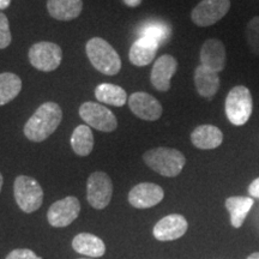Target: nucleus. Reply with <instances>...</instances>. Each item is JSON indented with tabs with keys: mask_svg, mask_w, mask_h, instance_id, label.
I'll return each mask as SVG.
<instances>
[{
	"mask_svg": "<svg viewBox=\"0 0 259 259\" xmlns=\"http://www.w3.org/2000/svg\"><path fill=\"white\" fill-rule=\"evenodd\" d=\"M63 120V109L56 102H45L25 122L23 132L29 141L40 143L47 139Z\"/></svg>",
	"mask_w": 259,
	"mask_h": 259,
	"instance_id": "f257e3e1",
	"label": "nucleus"
},
{
	"mask_svg": "<svg viewBox=\"0 0 259 259\" xmlns=\"http://www.w3.org/2000/svg\"><path fill=\"white\" fill-rule=\"evenodd\" d=\"M145 164L162 177H178L186 164V157L173 148H154L143 154Z\"/></svg>",
	"mask_w": 259,
	"mask_h": 259,
	"instance_id": "f03ea898",
	"label": "nucleus"
},
{
	"mask_svg": "<svg viewBox=\"0 0 259 259\" xmlns=\"http://www.w3.org/2000/svg\"><path fill=\"white\" fill-rule=\"evenodd\" d=\"M87 56L95 69L107 76H115L121 70V59L116 51L102 37H93L85 45Z\"/></svg>",
	"mask_w": 259,
	"mask_h": 259,
	"instance_id": "7ed1b4c3",
	"label": "nucleus"
},
{
	"mask_svg": "<svg viewBox=\"0 0 259 259\" xmlns=\"http://www.w3.org/2000/svg\"><path fill=\"white\" fill-rule=\"evenodd\" d=\"M226 115L229 122L242 126L250 120L253 111V100L250 89L244 85H236L226 97Z\"/></svg>",
	"mask_w": 259,
	"mask_h": 259,
	"instance_id": "20e7f679",
	"label": "nucleus"
},
{
	"mask_svg": "<svg viewBox=\"0 0 259 259\" xmlns=\"http://www.w3.org/2000/svg\"><path fill=\"white\" fill-rule=\"evenodd\" d=\"M14 196L19 209L31 213L41 208L44 203V190L38 181L28 176H18L14 183Z\"/></svg>",
	"mask_w": 259,
	"mask_h": 259,
	"instance_id": "39448f33",
	"label": "nucleus"
},
{
	"mask_svg": "<svg viewBox=\"0 0 259 259\" xmlns=\"http://www.w3.org/2000/svg\"><path fill=\"white\" fill-rule=\"evenodd\" d=\"M31 66L42 72H52L60 66L63 60V51L59 45L53 42H36L30 47L28 53Z\"/></svg>",
	"mask_w": 259,
	"mask_h": 259,
	"instance_id": "423d86ee",
	"label": "nucleus"
},
{
	"mask_svg": "<svg viewBox=\"0 0 259 259\" xmlns=\"http://www.w3.org/2000/svg\"><path fill=\"white\" fill-rule=\"evenodd\" d=\"M79 116L89 127L97 131L113 132L118 127V120L112 111L101 103L84 102L79 107Z\"/></svg>",
	"mask_w": 259,
	"mask_h": 259,
	"instance_id": "0eeeda50",
	"label": "nucleus"
},
{
	"mask_svg": "<svg viewBox=\"0 0 259 259\" xmlns=\"http://www.w3.org/2000/svg\"><path fill=\"white\" fill-rule=\"evenodd\" d=\"M113 196V183L105 171H94L87 181V199L96 210L108 206Z\"/></svg>",
	"mask_w": 259,
	"mask_h": 259,
	"instance_id": "6e6552de",
	"label": "nucleus"
},
{
	"mask_svg": "<svg viewBox=\"0 0 259 259\" xmlns=\"http://www.w3.org/2000/svg\"><path fill=\"white\" fill-rule=\"evenodd\" d=\"M231 0H202L191 12V19L198 27H210L228 14Z\"/></svg>",
	"mask_w": 259,
	"mask_h": 259,
	"instance_id": "1a4fd4ad",
	"label": "nucleus"
},
{
	"mask_svg": "<svg viewBox=\"0 0 259 259\" xmlns=\"http://www.w3.org/2000/svg\"><path fill=\"white\" fill-rule=\"evenodd\" d=\"M80 203L77 197L69 196L57 200L47 211L48 223L54 228H64L70 226L79 216Z\"/></svg>",
	"mask_w": 259,
	"mask_h": 259,
	"instance_id": "9d476101",
	"label": "nucleus"
},
{
	"mask_svg": "<svg viewBox=\"0 0 259 259\" xmlns=\"http://www.w3.org/2000/svg\"><path fill=\"white\" fill-rule=\"evenodd\" d=\"M127 103L131 112L145 121H156L163 113L162 105L156 97L144 92L132 94L128 97Z\"/></svg>",
	"mask_w": 259,
	"mask_h": 259,
	"instance_id": "9b49d317",
	"label": "nucleus"
},
{
	"mask_svg": "<svg viewBox=\"0 0 259 259\" xmlns=\"http://www.w3.org/2000/svg\"><path fill=\"white\" fill-rule=\"evenodd\" d=\"M164 198V191L154 183H141L128 192V203L136 209H149Z\"/></svg>",
	"mask_w": 259,
	"mask_h": 259,
	"instance_id": "f8f14e48",
	"label": "nucleus"
},
{
	"mask_svg": "<svg viewBox=\"0 0 259 259\" xmlns=\"http://www.w3.org/2000/svg\"><path fill=\"white\" fill-rule=\"evenodd\" d=\"M178 70V61L170 54H163L155 61L150 73V82L158 92L166 93L170 89V80Z\"/></svg>",
	"mask_w": 259,
	"mask_h": 259,
	"instance_id": "ddd939ff",
	"label": "nucleus"
},
{
	"mask_svg": "<svg viewBox=\"0 0 259 259\" xmlns=\"http://www.w3.org/2000/svg\"><path fill=\"white\" fill-rule=\"evenodd\" d=\"M189 223L180 213H171L161 219L153 229L155 239L158 241H173L183 236L187 232Z\"/></svg>",
	"mask_w": 259,
	"mask_h": 259,
	"instance_id": "4468645a",
	"label": "nucleus"
},
{
	"mask_svg": "<svg viewBox=\"0 0 259 259\" xmlns=\"http://www.w3.org/2000/svg\"><path fill=\"white\" fill-rule=\"evenodd\" d=\"M200 65L206 69L220 73L227 64V52L223 42L219 38H209L200 48Z\"/></svg>",
	"mask_w": 259,
	"mask_h": 259,
	"instance_id": "2eb2a0df",
	"label": "nucleus"
},
{
	"mask_svg": "<svg viewBox=\"0 0 259 259\" xmlns=\"http://www.w3.org/2000/svg\"><path fill=\"white\" fill-rule=\"evenodd\" d=\"M191 142L200 150H211L222 144L223 134L213 125H200L191 134Z\"/></svg>",
	"mask_w": 259,
	"mask_h": 259,
	"instance_id": "dca6fc26",
	"label": "nucleus"
},
{
	"mask_svg": "<svg viewBox=\"0 0 259 259\" xmlns=\"http://www.w3.org/2000/svg\"><path fill=\"white\" fill-rule=\"evenodd\" d=\"M194 87L200 96L211 100L220 89L219 73L199 65L194 70Z\"/></svg>",
	"mask_w": 259,
	"mask_h": 259,
	"instance_id": "f3484780",
	"label": "nucleus"
},
{
	"mask_svg": "<svg viewBox=\"0 0 259 259\" xmlns=\"http://www.w3.org/2000/svg\"><path fill=\"white\" fill-rule=\"evenodd\" d=\"M47 10L57 21H72L82 12L83 0H47Z\"/></svg>",
	"mask_w": 259,
	"mask_h": 259,
	"instance_id": "a211bd4d",
	"label": "nucleus"
},
{
	"mask_svg": "<svg viewBox=\"0 0 259 259\" xmlns=\"http://www.w3.org/2000/svg\"><path fill=\"white\" fill-rule=\"evenodd\" d=\"M72 247L77 253L92 258L102 257L106 253V245L102 239L90 233H79L74 236Z\"/></svg>",
	"mask_w": 259,
	"mask_h": 259,
	"instance_id": "6ab92c4d",
	"label": "nucleus"
},
{
	"mask_svg": "<svg viewBox=\"0 0 259 259\" xmlns=\"http://www.w3.org/2000/svg\"><path fill=\"white\" fill-rule=\"evenodd\" d=\"M158 47L160 46L156 42L145 37H139L130 48L128 59L135 66H147L155 59Z\"/></svg>",
	"mask_w": 259,
	"mask_h": 259,
	"instance_id": "aec40b11",
	"label": "nucleus"
},
{
	"mask_svg": "<svg viewBox=\"0 0 259 259\" xmlns=\"http://www.w3.org/2000/svg\"><path fill=\"white\" fill-rule=\"evenodd\" d=\"M253 204L254 200L251 197L235 196L226 199V208L231 215V223L234 228H240L244 225L246 216Z\"/></svg>",
	"mask_w": 259,
	"mask_h": 259,
	"instance_id": "412c9836",
	"label": "nucleus"
},
{
	"mask_svg": "<svg viewBox=\"0 0 259 259\" xmlns=\"http://www.w3.org/2000/svg\"><path fill=\"white\" fill-rule=\"evenodd\" d=\"M97 101L114 107H122L128 101L127 94L121 87L112 83H101L95 88Z\"/></svg>",
	"mask_w": 259,
	"mask_h": 259,
	"instance_id": "4be33fe9",
	"label": "nucleus"
},
{
	"mask_svg": "<svg viewBox=\"0 0 259 259\" xmlns=\"http://www.w3.org/2000/svg\"><path fill=\"white\" fill-rule=\"evenodd\" d=\"M71 148L78 156H88L94 149V135L88 125H78L71 136Z\"/></svg>",
	"mask_w": 259,
	"mask_h": 259,
	"instance_id": "5701e85b",
	"label": "nucleus"
},
{
	"mask_svg": "<svg viewBox=\"0 0 259 259\" xmlns=\"http://www.w3.org/2000/svg\"><path fill=\"white\" fill-rule=\"evenodd\" d=\"M22 90V79L16 73H0V106L8 105L19 95Z\"/></svg>",
	"mask_w": 259,
	"mask_h": 259,
	"instance_id": "b1692460",
	"label": "nucleus"
},
{
	"mask_svg": "<svg viewBox=\"0 0 259 259\" xmlns=\"http://www.w3.org/2000/svg\"><path fill=\"white\" fill-rule=\"evenodd\" d=\"M170 32V28L162 22H149L139 29V37L149 38L161 46L169 40Z\"/></svg>",
	"mask_w": 259,
	"mask_h": 259,
	"instance_id": "393cba45",
	"label": "nucleus"
},
{
	"mask_svg": "<svg viewBox=\"0 0 259 259\" xmlns=\"http://www.w3.org/2000/svg\"><path fill=\"white\" fill-rule=\"evenodd\" d=\"M245 36L250 51L259 57V16H255L248 22L245 29Z\"/></svg>",
	"mask_w": 259,
	"mask_h": 259,
	"instance_id": "a878e982",
	"label": "nucleus"
},
{
	"mask_svg": "<svg viewBox=\"0 0 259 259\" xmlns=\"http://www.w3.org/2000/svg\"><path fill=\"white\" fill-rule=\"evenodd\" d=\"M12 41L11 30H10V23L6 16L0 12V50L8 48Z\"/></svg>",
	"mask_w": 259,
	"mask_h": 259,
	"instance_id": "bb28decb",
	"label": "nucleus"
},
{
	"mask_svg": "<svg viewBox=\"0 0 259 259\" xmlns=\"http://www.w3.org/2000/svg\"><path fill=\"white\" fill-rule=\"evenodd\" d=\"M5 259H42L29 248H16L6 255Z\"/></svg>",
	"mask_w": 259,
	"mask_h": 259,
	"instance_id": "cd10ccee",
	"label": "nucleus"
},
{
	"mask_svg": "<svg viewBox=\"0 0 259 259\" xmlns=\"http://www.w3.org/2000/svg\"><path fill=\"white\" fill-rule=\"evenodd\" d=\"M248 194L252 198H259V178L254 179L248 186Z\"/></svg>",
	"mask_w": 259,
	"mask_h": 259,
	"instance_id": "c85d7f7f",
	"label": "nucleus"
},
{
	"mask_svg": "<svg viewBox=\"0 0 259 259\" xmlns=\"http://www.w3.org/2000/svg\"><path fill=\"white\" fill-rule=\"evenodd\" d=\"M128 8H137L142 4V0H122Z\"/></svg>",
	"mask_w": 259,
	"mask_h": 259,
	"instance_id": "c756f323",
	"label": "nucleus"
},
{
	"mask_svg": "<svg viewBox=\"0 0 259 259\" xmlns=\"http://www.w3.org/2000/svg\"><path fill=\"white\" fill-rule=\"evenodd\" d=\"M11 4V0H0V10H6Z\"/></svg>",
	"mask_w": 259,
	"mask_h": 259,
	"instance_id": "7c9ffc66",
	"label": "nucleus"
},
{
	"mask_svg": "<svg viewBox=\"0 0 259 259\" xmlns=\"http://www.w3.org/2000/svg\"><path fill=\"white\" fill-rule=\"evenodd\" d=\"M247 259H259V252H254V253L248 255Z\"/></svg>",
	"mask_w": 259,
	"mask_h": 259,
	"instance_id": "2f4dec72",
	"label": "nucleus"
},
{
	"mask_svg": "<svg viewBox=\"0 0 259 259\" xmlns=\"http://www.w3.org/2000/svg\"><path fill=\"white\" fill-rule=\"evenodd\" d=\"M3 184H4V178H3V174L0 173V192H2V189H3Z\"/></svg>",
	"mask_w": 259,
	"mask_h": 259,
	"instance_id": "473e14b6",
	"label": "nucleus"
},
{
	"mask_svg": "<svg viewBox=\"0 0 259 259\" xmlns=\"http://www.w3.org/2000/svg\"><path fill=\"white\" fill-rule=\"evenodd\" d=\"M80 259H83V258H80Z\"/></svg>",
	"mask_w": 259,
	"mask_h": 259,
	"instance_id": "72a5a7b5",
	"label": "nucleus"
}]
</instances>
